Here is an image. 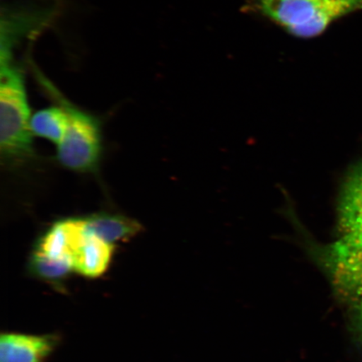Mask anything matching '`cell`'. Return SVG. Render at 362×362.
<instances>
[{"label": "cell", "instance_id": "cell-10", "mask_svg": "<svg viewBox=\"0 0 362 362\" xmlns=\"http://www.w3.org/2000/svg\"><path fill=\"white\" fill-rule=\"evenodd\" d=\"M30 267L35 275L51 280L65 277L74 270V265L70 262L49 261L35 255H31Z\"/></svg>", "mask_w": 362, "mask_h": 362}, {"label": "cell", "instance_id": "cell-1", "mask_svg": "<svg viewBox=\"0 0 362 362\" xmlns=\"http://www.w3.org/2000/svg\"><path fill=\"white\" fill-rule=\"evenodd\" d=\"M337 217L339 238L329 245L315 243L296 214L291 221L337 288L357 301L362 296V206L337 209Z\"/></svg>", "mask_w": 362, "mask_h": 362}, {"label": "cell", "instance_id": "cell-3", "mask_svg": "<svg viewBox=\"0 0 362 362\" xmlns=\"http://www.w3.org/2000/svg\"><path fill=\"white\" fill-rule=\"evenodd\" d=\"M248 6L289 35L310 39L334 21L361 11L362 0H251Z\"/></svg>", "mask_w": 362, "mask_h": 362}, {"label": "cell", "instance_id": "cell-8", "mask_svg": "<svg viewBox=\"0 0 362 362\" xmlns=\"http://www.w3.org/2000/svg\"><path fill=\"white\" fill-rule=\"evenodd\" d=\"M86 226L90 233L111 244L125 242L142 230L139 221L124 215L98 212L84 217Z\"/></svg>", "mask_w": 362, "mask_h": 362}, {"label": "cell", "instance_id": "cell-7", "mask_svg": "<svg viewBox=\"0 0 362 362\" xmlns=\"http://www.w3.org/2000/svg\"><path fill=\"white\" fill-rule=\"evenodd\" d=\"M49 337L6 334L0 339V362H40L52 350Z\"/></svg>", "mask_w": 362, "mask_h": 362}, {"label": "cell", "instance_id": "cell-6", "mask_svg": "<svg viewBox=\"0 0 362 362\" xmlns=\"http://www.w3.org/2000/svg\"><path fill=\"white\" fill-rule=\"evenodd\" d=\"M113 250V244L90 233L87 228L72 250L74 270L86 277L97 278L110 266Z\"/></svg>", "mask_w": 362, "mask_h": 362}, {"label": "cell", "instance_id": "cell-5", "mask_svg": "<svg viewBox=\"0 0 362 362\" xmlns=\"http://www.w3.org/2000/svg\"><path fill=\"white\" fill-rule=\"evenodd\" d=\"M47 8H6L1 21L0 63L15 62V52L21 43L33 37L47 25L51 16Z\"/></svg>", "mask_w": 362, "mask_h": 362}, {"label": "cell", "instance_id": "cell-9", "mask_svg": "<svg viewBox=\"0 0 362 362\" xmlns=\"http://www.w3.org/2000/svg\"><path fill=\"white\" fill-rule=\"evenodd\" d=\"M69 124L68 115L60 104L36 112L30 119V130L33 135L55 143L57 146L64 139Z\"/></svg>", "mask_w": 362, "mask_h": 362}, {"label": "cell", "instance_id": "cell-11", "mask_svg": "<svg viewBox=\"0 0 362 362\" xmlns=\"http://www.w3.org/2000/svg\"><path fill=\"white\" fill-rule=\"evenodd\" d=\"M357 302V315H358V322L362 332V296Z\"/></svg>", "mask_w": 362, "mask_h": 362}, {"label": "cell", "instance_id": "cell-2", "mask_svg": "<svg viewBox=\"0 0 362 362\" xmlns=\"http://www.w3.org/2000/svg\"><path fill=\"white\" fill-rule=\"evenodd\" d=\"M0 67V152L6 164H19L34 156L25 75L16 62Z\"/></svg>", "mask_w": 362, "mask_h": 362}, {"label": "cell", "instance_id": "cell-4", "mask_svg": "<svg viewBox=\"0 0 362 362\" xmlns=\"http://www.w3.org/2000/svg\"><path fill=\"white\" fill-rule=\"evenodd\" d=\"M43 83L57 103L64 107L69 119L65 137L57 146L59 164L78 173H93L98 169L102 156L100 121L68 101L47 81Z\"/></svg>", "mask_w": 362, "mask_h": 362}]
</instances>
